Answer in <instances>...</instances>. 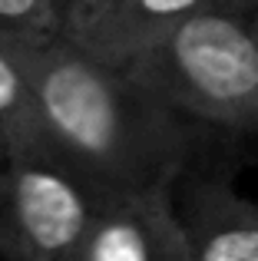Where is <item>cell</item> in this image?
<instances>
[{
	"instance_id": "6da1fadb",
	"label": "cell",
	"mask_w": 258,
	"mask_h": 261,
	"mask_svg": "<svg viewBox=\"0 0 258 261\" xmlns=\"http://www.w3.org/2000/svg\"><path fill=\"white\" fill-rule=\"evenodd\" d=\"M0 40L30 80L57 146L99 192L186 172L192 155L186 116L129 73L90 57L63 33L53 40Z\"/></svg>"
},
{
	"instance_id": "7a4b0ae2",
	"label": "cell",
	"mask_w": 258,
	"mask_h": 261,
	"mask_svg": "<svg viewBox=\"0 0 258 261\" xmlns=\"http://www.w3.org/2000/svg\"><path fill=\"white\" fill-rule=\"evenodd\" d=\"M119 70L186 119L258 133V23L248 13L195 10Z\"/></svg>"
},
{
	"instance_id": "52a82bcc",
	"label": "cell",
	"mask_w": 258,
	"mask_h": 261,
	"mask_svg": "<svg viewBox=\"0 0 258 261\" xmlns=\"http://www.w3.org/2000/svg\"><path fill=\"white\" fill-rule=\"evenodd\" d=\"M0 146L7 155L60 149L43 122L30 80L4 40H0Z\"/></svg>"
},
{
	"instance_id": "8992f818",
	"label": "cell",
	"mask_w": 258,
	"mask_h": 261,
	"mask_svg": "<svg viewBox=\"0 0 258 261\" xmlns=\"http://www.w3.org/2000/svg\"><path fill=\"white\" fill-rule=\"evenodd\" d=\"M195 261H258V202L219 175L175 182Z\"/></svg>"
},
{
	"instance_id": "277c9868",
	"label": "cell",
	"mask_w": 258,
	"mask_h": 261,
	"mask_svg": "<svg viewBox=\"0 0 258 261\" xmlns=\"http://www.w3.org/2000/svg\"><path fill=\"white\" fill-rule=\"evenodd\" d=\"M175 182L156 178L99 192L73 261H195Z\"/></svg>"
},
{
	"instance_id": "30bf717a",
	"label": "cell",
	"mask_w": 258,
	"mask_h": 261,
	"mask_svg": "<svg viewBox=\"0 0 258 261\" xmlns=\"http://www.w3.org/2000/svg\"><path fill=\"white\" fill-rule=\"evenodd\" d=\"M7 159V152H4V146H0V162H4Z\"/></svg>"
},
{
	"instance_id": "3957f363",
	"label": "cell",
	"mask_w": 258,
	"mask_h": 261,
	"mask_svg": "<svg viewBox=\"0 0 258 261\" xmlns=\"http://www.w3.org/2000/svg\"><path fill=\"white\" fill-rule=\"evenodd\" d=\"M99 189L63 149L13 152L0 162V255L73 261Z\"/></svg>"
},
{
	"instance_id": "ba28073f",
	"label": "cell",
	"mask_w": 258,
	"mask_h": 261,
	"mask_svg": "<svg viewBox=\"0 0 258 261\" xmlns=\"http://www.w3.org/2000/svg\"><path fill=\"white\" fill-rule=\"evenodd\" d=\"M66 0H0V37L53 40L63 30Z\"/></svg>"
},
{
	"instance_id": "5b68a950",
	"label": "cell",
	"mask_w": 258,
	"mask_h": 261,
	"mask_svg": "<svg viewBox=\"0 0 258 261\" xmlns=\"http://www.w3.org/2000/svg\"><path fill=\"white\" fill-rule=\"evenodd\" d=\"M215 0H66L63 37L110 66H126L182 17Z\"/></svg>"
},
{
	"instance_id": "9c48e42d",
	"label": "cell",
	"mask_w": 258,
	"mask_h": 261,
	"mask_svg": "<svg viewBox=\"0 0 258 261\" xmlns=\"http://www.w3.org/2000/svg\"><path fill=\"white\" fill-rule=\"evenodd\" d=\"M215 7L232 10V13H252V10H258V0H215Z\"/></svg>"
}]
</instances>
